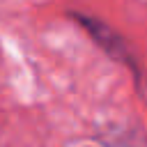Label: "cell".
Masks as SVG:
<instances>
[{
    "label": "cell",
    "instance_id": "6da1fadb",
    "mask_svg": "<svg viewBox=\"0 0 147 147\" xmlns=\"http://www.w3.org/2000/svg\"><path fill=\"white\" fill-rule=\"evenodd\" d=\"M78 21L83 23V28H87V32L96 39V44H99L108 55H113L115 60H122V62H131L124 41H122V39H119L106 23L94 21V18H90V16H78Z\"/></svg>",
    "mask_w": 147,
    "mask_h": 147
}]
</instances>
